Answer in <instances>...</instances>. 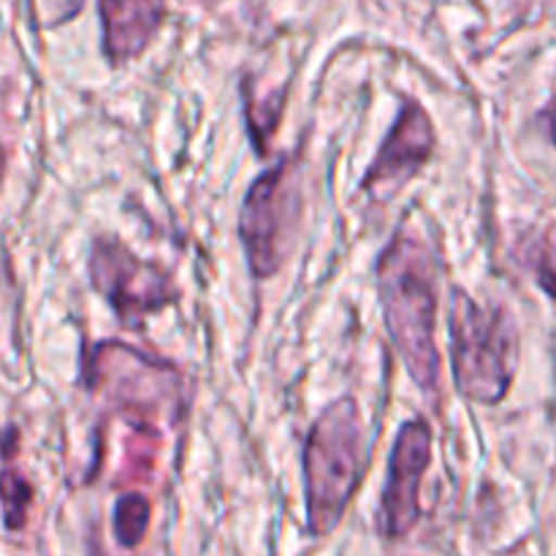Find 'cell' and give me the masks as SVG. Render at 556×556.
<instances>
[{
	"label": "cell",
	"mask_w": 556,
	"mask_h": 556,
	"mask_svg": "<svg viewBox=\"0 0 556 556\" xmlns=\"http://www.w3.org/2000/svg\"><path fill=\"white\" fill-rule=\"evenodd\" d=\"M33 503V486L22 472L5 467L0 472V505L9 530H22L27 521V508Z\"/></svg>",
	"instance_id": "10"
},
{
	"label": "cell",
	"mask_w": 556,
	"mask_h": 556,
	"mask_svg": "<svg viewBox=\"0 0 556 556\" xmlns=\"http://www.w3.org/2000/svg\"><path fill=\"white\" fill-rule=\"evenodd\" d=\"M3 172H5V152L3 147H0V179H3Z\"/></svg>",
	"instance_id": "14"
},
{
	"label": "cell",
	"mask_w": 556,
	"mask_h": 556,
	"mask_svg": "<svg viewBox=\"0 0 556 556\" xmlns=\"http://www.w3.org/2000/svg\"><path fill=\"white\" fill-rule=\"evenodd\" d=\"M541 282L548 293L556 299V275L552 269H541Z\"/></svg>",
	"instance_id": "13"
},
{
	"label": "cell",
	"mask_w": 556,
	"mask_h": 556,
	"mask_svg": "<svg viewBox=\"0 0 556 556\" xmlns=\"http://www.w3.org/2000/svg\"><path fill=\"white\" fill-rule=\"evenodd\" d=\"M434 152V125L418 101L402 103L378 157L364 174L362 190L378 201H389L427 166Z\"/></svg>",
	"instance_id": "7"
},
{
	"label": "cell",
	"mask_w": 556,
	"mask_h": 556,
	"mask_svg": "<svg viewBox=\"0 0 556 556\" xmlns=\"http://www.w3.org/2000/svg\"><path fill=\"white\" fill-rule=\"evenodd\" d=\"M543 119H546V128H548V136H552V141L556 144V101L552 103V106L543 112Z\"/></svg>",
	"instance_id": "12"
},
{
	"label": "cell",
	"mask_w": 556,
	"mask_h": 556,
	"mask_svg": "<svg viewBox=\"0 0 556 556\" xmlns=\"http://www.w3.org/2000/svg\"><path fill=\"white\" fill-rule=\"evenodd\" d=\"M307 530L326 538L340 527L364 476V421L356 400L331 402L313 424L304 445Z\"/></svg>",
	"instance_id": "2"
},
{
	"label": "cell",
	"mask_w": 556,
	"mask_h": 556,
	"mask_svg": "<svg viewBox=\"0 0 556 556\" xmlns=\"http://www.w3.org/2000/svg\"><path fill=\"white\" fill-rule=\"evenodd\" d=\"M150 527V503L141 494H123L114 505V538L119 546L136 548Z\"/></svg>",
	"instance_id": "9"
},
{
	"label": "cell",
	"mask_w": 556,
	"mask_h": 556,
	"mask_svg": "<svg viewBox=\"0 0 556 556\" xmlns=\"http://www.w3.org/2000/svg\"><path fill=\"white\" fill-rule=\"evenodd\" d=\"M90 280L125 326H139L147 315L179 299L166 269L152 261H141L117 239H96L90 253Z\"/></svg>",
	"instance_id": "5"
},
{
	"label": "cell",
	"mask_w": 556,
	"mask_h": 556,
	"mask_svg": "<svg viewBox=\"0 0 556 556\" xmlns=\"http://www.w3.org/2000/svg\"><path fill=\"white\" fill-rule=\"evenodd\" d=\"M98 11L103 52L112 65L139 58L163 22V0H98Z\"/></svg>",
	"instance_id": "8"
},
{
	"label": "cell",
	"mask_w": 556,
	"mask_h": 556,
	"mask_svg": "<svg viewBox=\"0 0 556 556\" xmlns=\"http://www.w3.org/2000/svg\"><path fill=\"white\" fill-rule=\"evenodd\" d=\"M448 326L459 394L476 405H500L519 367V329L514 315L503 307H481L456 288Z\"/></svg>",
	"instance_id": "3"
},
{
	"label": "cell",
	"mask_w": 556,
	"mask_h": 556,
	"mask_svg": "<svg viewBox=\"0 0 556 556\" xmlns=\"http://www.w3.org/2000/svg\"><path fill=\"white\" fill-rule=\"evenodd\" d=\"M432 462V429L424 418L402 424L389 459V481L380 500V535L400 541L421 519V481Z\"/></svg>",
	"instance_id": "6"
},
{
	"label": "cell",
	"mask_w": 556,
	"mask_h": 556,
	"mask_svg": "<svg viewBox=\"0 0 556 556\" xmlns=\"http://www.w3.org/2000/svg\"><path fill=\"white\" fill-rule=\"evenodd\" d=\"M302 217L296 157H282L277 166L250 185L239 210V242L250 271L258 280L275 275L286 261Z\"/></svg>",
	"instance_id": "4"
},
{
	"label": "cell",
	"mask_w": 556,
	"mask_h": 556,
	"mask_svg": "<svg viewBox=\"0 0 556 556\" xmlns=\"http://www.w3.org/2000/svg\"><path fill=\"white\" fill-rule=\"evenodd\" d=\"M375 277L386 329L407 372L424 394H438L440 353L434 345V326L440 266L432 244L410 226V220L402 223L394 239L386 244L375 266Z\"/></svg>",
	"instance_id": "1"
},
{
	"label": "cell",
	"mask_w": 556,
	"mask_h": 556,
	"mask_svg": "<svg viewBox=\"0 0 556 556\" xmlns=\"http://www.w3.org/2000/svg\"><path fill=\"white\" fill-rule=\"evenodd\" d=\"M81 3H85V0H47V14H52L49 16V25H60V22L76 16Z\"/></svg>",
	"instance_id": "11"
}]
</instances>
